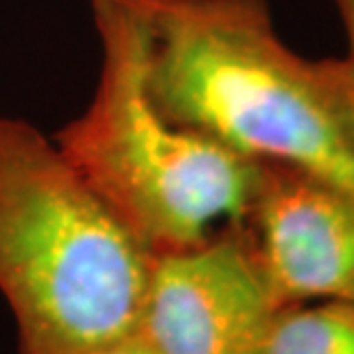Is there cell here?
I'll use <instances>...</instances> for the list:
<instances>
[{
    "instance_id": "9c48e42d",
    "label": "cell",
    "mask_w": 354,
    "mask_h": 354,
    "mask_svg": "<svg viewBox=\"0 0 354 354\" xmlns=\"http://www.w3.org/2000/svg\"><path fill=\"white\" fill-rule=\"evenodd\" d=\"M334 3H336L338 14H341L345 37H348L350 55H354V0H334Z\"/></svg>"
},
{
    "instance_id": "277c9868",
    "label": "cell",
    "mask_w": 354,
    "mask_h": 354,
    "mask_svg": "<svg viewBox=\"0 0 354 354\" xmlns=\"http://www.w3.org/2000/svg\"><path fill=\"white\" fill-rule=\"evenodd\" d=\"M279 306L240 224L151 254L135 331L158 354H256Z\"/></svg>"
},
{
    "instance_id": "52a82bcc",
    "label": "cell",
    "mask_w": 354,
    "mask_h": 354,
    "mask_svg": "<svg viewBox=\"0 0 354 354\" xmlns=\"http://www.w3.org/2000/svg\"><path fill=\"white\" fill-rule=\"evenodd\" d=\"M19 354H158L138 331H128L96 343L76 345L64 350H19Z\"/></svg>"
},
{
    "instance_id": "ba28073f",
    "label": "cell",
    "mask_w": 354,
    "mask_h": 354,
    "mask_svg": "<svg viewBox=\"0 0 354 354\" xmlns=\"http://www.w3.org/2000/svg\"><path fill=\"white\" fill-rule=\"evenodd\" d=\"M327 71L334 85L341 94L345 110H348V117L354 126V55L341 57V59H325Z\"/></svg>"
},
{
    "instance_id": "8992f818",
    "label": "cell",
    "mask_w": 354,
    "mask_h": 354,
    "mask_svg": "<svg viewBox=\"0 0 354 354\" xmlns=\"http://www.w3.org/2000/svg\"><path fill=\"white\" fill-rule=\"evenodd\" d=\"M256 354H354V304L325 299L279 308Z\"/></svg>"
},
{
    "instance_id": "3957f363",
    "label": "cell",
    "mask_w": 354,
    "mask_h": 354,
    "mask_svg": "<svg viewBox=\"0 0 354 354\" xmlns=\"http://www.w3.org/2000/svg\"><path fill=\"white\" fill-rule=\"evenodd\" d=\"M149 261L57 142L0 117V295L19 350L135 331Z\"/></svg>"
},
{
    "instance_id": "6da1fadb",
    "label": "cell",
    "mask_w": 354,
    "mask_h": 354,
    "mask_svg": "<svg viewBox=\"0 0 354 354\" xmlns=\"http://www.w3.org/2000/svg\"><path fill=\"white\" fill-rule=\"evenodd\" d=\"M165 115L254 162L354 192V126L325 59L279 37L266 0H135Z\"/></svg>"
},
{
    "instance_id": "5b68a950",
    "label": "cell",
    "mask_w": 354,
    "mask_h": 354,
    "mask_svg": "<svg viewBox=\"0 0 354 354\" xmlns=\"http://www.w3.org/2000/svg\"><path fill=\"white\" fill-rule=\"evenodd\" d=\"M279 308L354 304V192L290 165L261 162L240 222Z\"/></svg>"
},
{
    "instance_id": "7a4b0ae2",
    "label": "cell",
    "mask_w": 354,
    "mask_h": 354,
    "mask_svg": "<svg viewBox=\"0 0 354 354\" xmlns=\"http://www.w3.org/2000/svg\"><path fill=\"white\" fill-rule=\"evenodd\" d=\"M101 69L57 147L149 254L203 243L245 220L261 162L165 115L149 89L147 24L135 0H92Z\"/></svg>"
}]
</instances>
